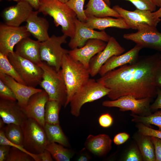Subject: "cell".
I'll use <instances>...</instances> for the list:
<instances>
[{"mask_svg":"<svg viewBox=\"0 0 161 161\" xmlns=\"http://www.w3.org/2000/svg\"><path fill=\"white\" fill-rule=\"evenodd\" d=\"M161 60L159 52L142 56L135 63L110 71L97 81L110 90L107 96L111 100L125 95L153 99L157 95L155 77Z\"/></svg>","mask_w":161,"mask_h":161,"instance_id":"cell-1","label":"cell"},{"mask_svg":"<svg viewBox=\"0 0 161 161\" xmlns=\"http://www.w3.org/2000/svg\"><path fill=\"white\" fill-rule=\"evenodd\" d=\"M53 19L56 27L60 26L63 34L72 38L75 30L76 13L66 4L58 0H40L37 10Z\"/></svg>","mask_w":161,"mask_h":161,"instance_id":"cell-2","label":"cell"},{"mask_svg":"<svg viewBox=\"0 0 161 161\" xmlns=\"http://www.w3.org/2000/svg\"><path fill=\"white\" fill-rule=\"evenodd\" d=\"M61 69L67 92L64 107H66L75 94L88 80L90 75L89 69L80 62L72 59L68 54L63 58Z\"/></svg>","mask_w":161,"mask_h":161,"instance_id":"cell-3","label":"cell"},{"mask_svg":"<svg viewBox=\"0 0 161 161\" xmlns=\"http://www.w3.org/2000/svg\"><path fill=\"white\" fill-rule=\"evenodd\" d=\"M40 66L43 71L40 85L47 93L49 100H57L64 107L67 92L61 69L57 71L44 61Z\"/></svg>","mask_w":161,"mask_h":161,"instance_id":"cell-4","label":"cell"},{"mask_svg":"<svg viewBox=\"0 0 161 161\" xmlns=\"http://www.w3.org/2000/svg\"><path fill=\"white\" fill-rule=\"evenodd\" d=\"M110 91L109 89L101 83L89 78L71 99L69 103L71 113L75 117H78L81 109L84 104L107 95Z\"/></svg>","mask_w":161,"mask_h":161,"instance_id":"cell-5","label":"cell"},{"mask_svg":"<svg viewBox=\"0 0 161 161\" xmlns=\"http://www.w3.org/2000/svg\"><path fill=\"white\" fill-rule=\"evenodd\" d=\"M68 36L63 34L60 36L53 35L46 41L41 42L39 53L41 59L57 71L61 69L64 56L69 50L63 48L61 45L67 42Z\"/></svg>","mask_w":161,"mask_h":161,"instance_id":"cell-6","label":"cell"},{"mask_svg":"<svg viewBox=\"0 0 161 161\" xmlns=\"http://www.w3.org/2000/svg\"><path fill=\"white\" fill-rule=\"evenodd\" d=\"M21 126L24 134V148L34 154L43 151L49 143L44 127L35 120L28 118Z\"/></svg>","mask_w":161,"mask_h":161,"instance_id":"cell-7","label":"cell"},{"mask_svg":"<svg viewBox=\"0 0 161 161\" xmlns=\"http://www.w3.org/2000/svg\"><path fill=\"white\" fill-rule=\"evenodd\" d=\"M7 57L20 77L26 85L36 88L42 80L43 71L39 66L23 58L14 51Z\"/></svg>","mask_w":161,"mask_h":161,"instance_id":"cell-8","label":"cell"},{"mask_svg":"<svg viewBox=\"0 0 161 161\" xmlns=\"http://www.w3.org/2000/svg\"><path fill=\"white\" fill-rule=\"evenodd\" d=\"M152 99L150 97L137 99L131 95H125L116 100L104 101L102 105L108 107H117L121 111H130L132 114L146 116L152 114L150 103Z\"/></svg>","mask_w":161,"mask_h":161,"instance_id":"cell-9","label":"cell"},{"mask_svg":"<svg viewBox=\"0 0 161 161\" xmlns=\"http://www.w3.org/2000/svg\"><path fill=\"white\" fill-rule=\"evenodd\" d=\"M112 8L122 18L130 28L138 30L142 27L151 26L156 27L160 22V18H156L152 12L146 10L136 9L131 11L125 10L118 5Z\"/></svg>","mask_w":161,"mask_h":161,"instance_id":"cell-10","label":"cell"},{"mask_svg":"<svg viewBox=\"0 0 161 161\" xmlns=\"http://www.w3.org/2000/svg\"><path fill=\"white\" fill-rule=\"evenodd\" d=\"M31 35L25 26L14 27L1 24L0 52L7 56L9 54L13 53L16 45Z\"/></svg>","mask_w":161,"mask_h":161,"instance_id":"cell-11","label":"cell"},{"mask_svg":"<svg viewBox=\"0 0 161 161\" xmlns=\"http://www.w3.org/2000/svg\"><path fill=\"white\" fill-rule=\"evenodd\" d=\"M124 38L131 41L143 48H148L161 52V32L156 27L144 26L135 33L124 34Z\"/></svg>","mask_w":161,"mask_h":161,"instance_id":"cell-12","label":"cell"},{"mask_svg":"<svg viewBox=\"0 0 161 161\" xmlns=\"http://www.w3.org/2000/svg\"><path fill=\"white\" fill-rule=\"evenodd\" d=\"M75 30L73 37L71 38L68 45L71 49L84 46L86 41L91 39H97L108 42L111 36L103 30L95 31L87 26L84 22L77 18L75 20Z\"/></svg>","mask_w":161,"mask_h":161,"instance_id":"cell-13","label":"cell"},{"mask_svg":"<svg viewBox=\"0 0 161 161\" xmlns=\"http://www.w3.org/2000/svg\"><path fill=\"white\" fill-rule=\"evenodd\" d=\"M125 51L116 39L111 37L105 48L90 60L89 65L90 76L93 77L99 74L102 66L112 57L120 55Z\"/></svg>","mask_w":161,"mask_h":161,"instance_id":"cell-14","label":"cell"},{"mask_svg":"<svg viewBox=\"0 0 161 161\" xmlns=\"http://www.w3.org/2000/svg\"><path fill=\"white\" fill-rule=\"evenodd\" d=\"M106 45L105 42L102 40L90 39L83 47L69 50L68 54L72 59L80 62L89 69V63L91 59L102 51Z\"/></svg>","mask_w":161,"mask_h":161,"instance_id":"cell-15","label":"cell"},{"mask_svg":"<svg viewBox=\"0 0 161 161\" xmlns=\"http://www.w3.org/2000/svg\"><path fill=\"white\" fill-rule=\"evenodd\" d=\"M49 100V96L44 90L32 95L23 109L28 118L33 119L44 127L45 107Z\"/></svg>","mask_w":161,"mask_h":161,"instance_id":"cell-16","label":"cell"},{"mask_svg":"<svg viewBox=\"0 0 161 161\" xmlns=\"http://www.w3.org/2000/svg\"><path fill=\"white\" fill-rule=\"evenodd\" d=\"M14 5L7 7L2 12V16L4 24L9 26L19 27L26 21L33 8L27 2L23 1L17 2Z\"/></svg>","mask_w":161,"mask_h":161,"instance_id":"cell-17","label":"cell"},{"mask_svg":"<svg viewBox=\"0 0 161 161\" xmlns=\"http://www.w3.org/2000/svg\"><path fill=\"white\" fill-rule=\"evenodd\" d=\"M0 79L11 89L18 103L22 109L26 106L32 95L43 90L20 83L10 76L1 72Z\"/></svg>","mask_w":161,"mask_h":161,"instance_id":"cell-18","label":"cell"},{"mask_svg":"<svg viewBox=\"0 0 161 161\" xmlns=\"http://www.w3.org/2000/svg\"><path fill=\"white\" fill-rule=\"evenodd\" d=\"M0 116L7 124L13 123L21 126L28 118L16 101L0 99Z\"/></svg>","mask_w":161,"mask_h":161,"instance_id":"cell-19","label":"cell"},{"mask_svg":"<svg viewBox=\"0 0 161 161\" xmlns=\"http://www.w3.org/2000/svg\"><path fill=\"white\" fill-rule=\"evenodd\" d=\"M143 48L141 46L136 44L123 54L112 56L101 67L99 72V74L101 76L118 67L135 63L138 60L139 52Z\"/></svg>","mask_w":161,"mask_h":161,"instance_id":"cell-20","label":"cell"},{"mask_svg":"<svg viewBox=\"0 0 161 161\" xmlns=\"http://www.w3.org/2000/svg\"><path fill=\"white\" fill-rule=\"evenodd\" d=\"M38 10L33 11L26 21L25 26L27 30L37 40L41 42L49 38L48 21L44 18L39 16Z\"/></svg>","mask_w":161,"mask_h":161,"instance_id":"cell-21","label":"cell"},{"mask_svg":"<svg viewBox=\"0 0 161 161\" xmlns=\"http://www.w3.org/2000/svg\"><path fill=\"white\" fill-rule=\"evenodd\" d=\"M40 41L29 37L22 39L15 46V52L21 57L40 66L42 61L40 55Z\"/></svg>","mask_w":161,"mask_h":161,"instance_id":"cell-22","label":"cell"},{"mask_svg":"<svg viewBox=\"0 0 161 161\" xmlns=\"http://www.w3.org/2000/svg\"><path fill=\"white\" fill-rule=\"evenodd\" d=\"M112 140L105 134L89 135L85 143V148L95 155L102 156L107 154L112 148Z\"/></svg>","mask_w":161,"mask_h":161,"instance_id":"cell-23","label":"cell"},{"mask_svg":"<svg viewBox=\"0 0 161 161\" xmlns=\"http://www.w3.org/2000/svg\"><path fill=\"white\" fill-rule=\"evenodd\" d=\"M85 25L92 29L103 30L108 27H114L122 29H129V27L122 17L113 18L110 16L97 17L87 16Z\"/></svg>","mask_w":161,"mask_h":161,"instance_id":"cell-24","label":"cell"},{"mask_svg":"<svg viewBox=\"0 0 161 161\" xmlns=\"http://www.w3.org/2000/svg\"><path fill=\"white\" fill-rule=\"evenodd\" d=\"M86 7V8L84 12L86 16L97 17H121L119 14L112 8H111L103 0H89Z\"/></svg>","mask_w":161,"mask_h":161,"instance_id":"cell-25","label":"cell"},{"mask_svg":"<svg viewBox=\"0 0 161 161\" xmlns=\"http://www.w3.org/2000/svg\"><path fill=\"white\" fill-rule=\"evenodd\" d=\"M44 129L49 143H56L65 147L69 146L68 139L62 131L59 124L46 123Z\"/></svg>","mask_w":161,"mask_h":161,"instance_id":"cell-26","label":"cell"},{"mask_svg":"<svg viewBox=\"0 0 161 161\" xmlns=\"http://www.w3.org/2000/svg\"><path fill=\"white\" fill-rule=\"evenodd\" d=\"M137 140L138 148L143 160L145 161H156L155 149L151 137L142 135Z\"/></svg>","mask_w":161,"mask_h":161,"instance_id":"cell-27","label":"cell"},{"mask_svg":"<svg viewBox=\"0 0 161 161\" xmlns=\"http://www.w3.org/2000/svg\"><path fill=\"white\" fill-rule=\"evenodd\" d=\"M45 149L50 153L52 158L57 161H69L74 154L73 151L56 143H48Z\"/></svg>","mask_w":161,"mask_h":161,"instance_id":"cell-28","label":"cell"},{"mask_svg":"<svg viewBox=\"0 0 161 161\" xmlns=\"http://www.w3.org/2000/svg\"><path fill=\"white\" fill-rule=\"evenodd\" d=\"M62 106L57 100H48L45 107L44 117L46 123L59 124V112Z\"/></svg>","mask_w":161,"mask_h":161,"instance_id":"cell-29","label":"cell"},{"mask_svg":"<svg viewBox=\"0 0 161 161\" xmlns=\"http://www.w3.org/2000/svg\"><path fill=\"white\" fill-rule=\"evenodd\" d=\"M4 130L8 140L15 144L23 145L24 136L20 125L13 123L7 124L4 127Z\"/></svg>","mask_w":161,"mask_h":161,"instance_id":"cell-30","label":"cell"},{"mask_svg":"<svg viewBox=\"0 0 161 161\" xmlns=\"http://www.w3.org/2000/svg\"><path fill=\"white\" fill-rule=\"evenodd\" d=\"M0 72L10 76L20 83L26 85L10 62L7 56L1 52H0Z\"/></svg>","mask_w":161,"mask_h":161,"instance_id":"cell-31","label":"cell"},{"mask_svg":"<svg viewBox=\"0 0 161 161\" xmlns=\"http://www.w3.org/2000/svg\"><path fill=\"white\" fill-rule=\"evenodd\" d=\"M132 121L137 123H141L149 126L153 125L157 126L158 130L161 131V110L157 111L153 114L146 116H142L132 114Z\"/></svg>","mask_w":161,"mask_h":161,"instance_id":"cell-32","label":"cell"},{"mask_svg":"<svg viewBox=\"0 0 161 161\" xmlns=\"http://www.w3.org/2000/svg\"><path fill=\"white\" fill-rule=\"evenodd\" d=\"M85 0H69L66 3L76 13L77 18L81 21L85 22L87 17L83 6Z\"/></svg>","mask_w":161,"mask_h":161,"instance_id":"cell-33","label":"cell"},{"mask_svg":"<svg viewBox=\"0 0 161 161\" xmlns=\"http://www.w3.org/2000/svg\"><path fill=\"white\" fill-rule=\"evenodd\" d=\"M29 154L17 148L11 147L6 161H34Z\"/></svg>","mask_w":161,"mask_h":161,"instance_id":"cell-34","label":"cell"},{"mask_svg":"<svg viewBox=\"0 0 161 161\" xmlns=\"http://www.w3.org/2000/svg\"><path fill=\"white\" fill-rule=\"evenodd\" d=\"M131 2L136 9L150 11H155L156 6L150 0H123Z\"/></svg>","mask_w":161,"mask_h":161,"instance_id":"cell-35","label":"cell"},{"mask_svg":"<svg viewBox=\"0 0 161 161\" xmlns=\"http://www.w3.org/2000/svg\"><path fill=\"white\" fill-rule=\"evenodd\" d=\"M136 126L140 134L161 139V131L154 129L141 123H138Z\"/></svg>","mask_w":161,"mask_h":161,"instance_id":"cell-36","label":"cell"},{"mask_svg":"<svg viewBox=\"0 0 161 161\" xmlns=\"http://www.w3.org/2000/svg\"><path fill=\"white\" fill-rule=\"evenodd\" d=\"M0 98L11 101H16V97L11 89L0 79Z\"/></svg>","mask_w":161,"mask_h":161,"instance_id":"cell-37","label":"cell"},{"mask_svg":"<svg viewBox=\"0 0 161 161\" xmlns=\"http://www.w3.org/2000/svg\"><path fill=\"white\" fill-rule=\"evenodd\" d=\"M0 145H8L11 147L18 148L31 155L35 161L36 154H32L29 152L24 148L23 145L15 144L8 140L4 135L3 128L0 129Z\"/></svg>","mask_w":161,"mask_h":161,"instance_id":"cell-38","label":"cell"},{"mask_svg":"<svg viewBox=\"0 0 161 161\" xmlns=\"http://www.w3.org/2000/svg\"><path fill=\"white\" fill-rule=\"evenodd\" d=\"M143 160L142 156L139 148L135 146L129 150L124 159L125 161H141Z\"/></svg>","mask_w":161,"mask_h":161,"instance_id":"cell-39","label":"cell"},{"mask_svg":"<svg viewBox=\"0 0 161 161\" xmlns=\"http://www.w3.org/2000/svg\"><path fill=\"white\" fill-rule=\"evenodd\" d=\"M100 125L103 128L110 126L113 123V119L109 113H106L101 115L98 118Z\"/></svg>","mask_w":161,"mask_h":161,"instance_id":"cell-40","label":"cell"},{"mask_svg":"<svg viewBox=\"0 0 161 161\" xmlns=\"http://www.w3.org/2000/svg\"><path fill=\"white\" fill-rule=\"evenodd\" d=\"M155 148L156 161H161V139L151 137Z\"/></svg>","mask_w":161,"mask_h":161,"instance_id":"cell-41","label":"cell"},{"mask_svg":"<svg viewBox=\"0 0 161 161\" xmlns=\"http://www.w3.org/2000/svg\"><path fill=\"white\" fill-rule=\"evenodd\" d=\"M129 135L127 133H120L114 136L113 139V141L115 144L119 145L125 143L129 138Z\"/></svg>","mask_w":161,"mask_h":161,"instance_id":"cell-42","label":"cell"},{"mask_svg":"<svg viewBox=\"0 0 161 161\" xmlns=\"http://www.w3.org/2000/svg\"><path fill=\"white\" fill-rule=\"evenodd\" d=\"M53 159L50 153L45 149L42 152L36 154L35 161H52Z\"/></svg>","mask_w":161,"mask_h":161,"instance_id":"cell-43","label":"cell"},{"mask_svg":"<svg viewBox=\"0 0 161 161\" xmlns=\"http://www.w3.org/2000/svg\"><path fill=\"white\" fill-rule=\"evenodd\" d=\"M11 146L0 145V161H6Z\"/></svg>","mask_w":161,"mask_h":161,"instance_id":"cell-44","label":"cell"},{"mask_svg":"<svg viewBox=\"0 0 161 161\" xmlns=\"http://www.w3.org/2000/svg\"><path fill=\"white\" fill-rule=\"evenodd\" d=\"M157 97L154 103L150 105L151 110L161 109V89L157 88Z\"/></svg>","mask_w":161,"mask_h":161,"instance_id":"cell-45","label":"cell"},{"mask_svg":"<svg viewBox=\"0 0 161 161\" xmlns=\"http://www.w3.org/2000/svg\"><path fill=\"white\" fill-rule=\"evenodd\" d=\"M155 83L157 87L161 89V60L156 72Z\"/></svg>","mask_w":161,"mask_h":161,"instance_id":"cell-46","label":"cell"},{"mask_svg":"<svg viewBox=\"0 0 161 161\" xmlns=\"http://www.w3.org/2000/svg\"><path fill=\"white\" fill-rule=\"evenodd\" d=\"M8 1H13L18 2L19 1H23L28 3L33 8L36 10H38L39 6L40 0H6Z\"/></svg>","mask_w":161,"mask_h":161,"instance_id":"cell-47","label":"cell"},{"mask_svg":"<svg viewBox=\"0 0 161 161\" xmlns=\"http://www.w3.org/2000/svg\"><path fill=\"white\" fill-rule=\"evenodd\" d=\"M91 159V157L88 154H82L78 157L77 160L78 161H87Z\"/></svg>","mask_w":161,"mask_h":161,"instance_id":"cell-48","label":"cell"},{"mask_svg":"<svg viewBox=\"0 0 161 161\" xmlns=\"http://www.w3.org/2000/svg\"><path fill=\"white\" fill-rule=\"evenodd\" d=\"M154 17L156 18H161V7L157 10L152 12Z\"/></svg>","mask_w":161,"mask_h":161,"instance_id":"cell-49","label":"cell"},{"mask_svg":"<svg viewBox=\"0 0 161 161\" xmlns=\"http://www.w3.org/2000/svg\"><path fill=\"white\" fill-rule=\"evenodd\" d=\"M156 6L161 7V0H150Z\"/></svg>","mask_w":161,"mask_h":161,"instance_id":"cell-50","label":"cell"},{"mask_svg":"<svg viewBox=\"0 0 161 161\" xmlns=\"http://www.w3.org/2000/svg\"><path fill=\"white\" fill-rule=\"evenodd\" d=\"M106 4L110 6V0H103Z\"/></svg>","mask_w":161,"mask_h":161,"instance_id":"cell-51","label":"cell"},{"mask_svg":"<svg viewBox=\"0 0 161 161\" xmlns=\"http://www.w3.org/2000/svg\"><path fill=\"white\" fill-rule=\"evenodd\" d=\"M63 3H66L69 0H58Z\"/></svg>","mask_w":161,"mask_h":161,"instance_id":"cell-52","label":"cell"}]
</instances>
